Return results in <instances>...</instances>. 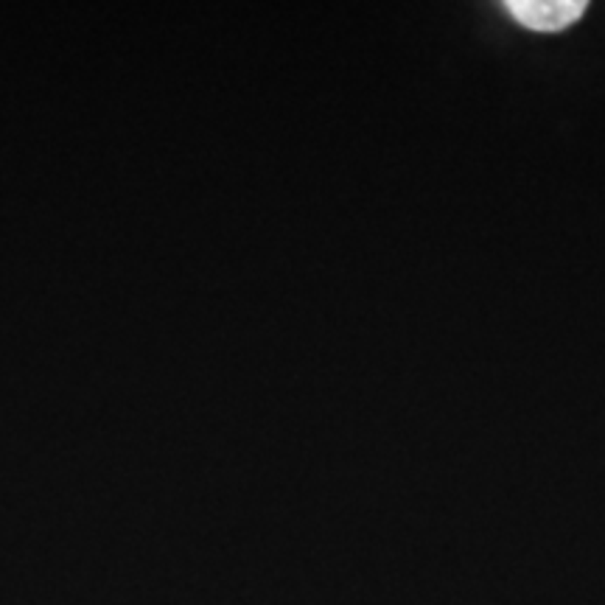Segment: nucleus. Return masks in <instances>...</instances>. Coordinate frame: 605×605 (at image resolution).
I'll return each instance as SVG.
<instances>
[{"mask_svg": "<svg viewBox=\"0 0 605 605\" xmlns=\"http://www.w3.org/2000/svg\"><path fill=\"white\" fill-rule=\"evenodd\" d=\"M507 9L530 31L549 34L577 23L586 12V3H580V0H515V3H507Z\"/></svg>", "mask_w": 605, "mask_h": 605, "instance_id": "nucleus-1", "label": "nucleus"}]
</instances>
